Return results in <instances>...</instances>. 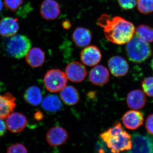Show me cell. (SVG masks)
<instances>
[{"label":"cell","mask_w":153,"mask_h":153,"mask_svg":"<svg viewBox=\"0 0 153 153\" xmlns=\"http://www.w3.org/2000/svg\"><path fill=\"white\" fill-rule=\"evenodd\" d=\"M97 24L103 29L106 39L118 45L128 43L135 33L133 24L120 16L112 17L107 14H102Z\"/></svg>","instance_id":"obj_1"},{"label":"cell","mask_w":153,"mask_h":153,"mask_svg":"<svg viewBox=\"0 0 153 153\" xmlns=\"http://www.w3.org/2000/svg\"><path fill=\"white\" fill-rule=\"evenodd\" d=\"M100 137L112 153H120L131 149L132 137L124 129L120 123H116L100 134Z\"/></svg>","instance_id":"obj_2"},{"label":"cell","mask_w":153,"mask_h":153,"mask_svg":"<svg viewBox=\"0 0 153 153\" xmlns=\"http://www.w3.org/2000/svg\"><path fill=\"white\" fill-rule=\"evenodd\" d=\"M126 52L129 60L136 63L144 62L152 54L151 47L148 43L136 36L127 43Z\"/></svg>","instance_id":"obj_3"},{"label":"cell","mask_w":153,"mask_h":153,"mask_svg":"<svg viewBox=\"0 0 153 153\" xmlns=\"http://www.w3.org/2000/svg\"><path fill=\"white\" fill-rule=\"evenodd\" d=\"M31 41L24 35H16L7 40L5 49L8 55L13 58L19 59L27 54L31 47Z\"/></svg>","instance_id":"obj_4"},{"label":"cell","mask_w":153,"mask_h":153,"mask_svg":"<svg viewBox=\"0 0 153 153\" xmlns=\"http://www.w3.org/2000/svg\"><path fill=\"white\" fill-rule=\"evenodd\" d=\"M44 84L47 90L52 92L60 91L66 86L67 78L66 74L57 69H52L44 76Z\"/></svg>","instance_id":"obj_5"},{"label":"cell","mask_w":153,"mask_h":153,"mask_svg":"<svg viewBox=\"0 0 153 153\" xmlns=\"http://www.w3.org/2000/svg\"><path fill=\"white\" fill-rule=\"evenodd\" d=\"M131 137L132 146L128 153H153V139L151 137L138 133Z\"/></svg>","instance_id":"obj_6"},{"label":"cell","mask_w":153,"mask_h":153,"mask_svg":"<svg viewBox=\"0 0 153 153\" xmlns=\"http://www.w3.org/2000/svg\"><path fill=\"white\" fill-rule=\"evenodd\" d=\"M65 72L67 78L71 82H82L87 75L85 66L77 61L69 63L66 66Z\"/></svg>","instance_id":"obj_7"},{"label":"cell","mask_w":153,"mask_h":153,"mask_svg":"<svg viewBox=\"0 0 153 153\" xmlns=\"http://www.w3.org/2000/svg\"><path fill=\"white\" fill-rule=\"evenodd\" d=\"M6 118L7 128L13 133L23 131L27 123V117L19 112H12Z\"/></svg>","instance_id":"obj_8"},{"label":"cell","mask_w":153,"mask_h":153,"mask_svg":"<svg viewBox=\"0 0 153 153\" xmlns=\"http://www.w3.org/2000/svg\"><path fill=\"white\" fill-rule=\"evenodd\" d=\"M68 137V132L65 129L56 126L48 131L46 134V140L51 146L57 147L65 143Z\"/></svg>","instance_id":"obj_9"},{"label":"cell","mask_w":153,"mask_h":153,"mask_svg":"<svg viewBox=\"0 0 153 153\" xmlns=\"http://www.w3.org/2000/svg\"><path fill=\"white\" fill-rule=\"evenodd\" d=\"M80 59L83 64L88 66H96L101 60L102 54L98 47L90 46L85 47L80 52Z\"/></svg>","instance_id":"obj_10"},{"label":"cell","mask_w":153,"mask_h":153,"mask_svg":"<svg viewBox=\"0 0 153 153\" xmlns=\"http://www.w3.org/2000/svg\"><path fill=\"white\" fill-rule=\"evenodd\" d=\"M108 65L111 74L116 77L125 76L128 71V63L120 56L111 57L108 61Z\"/></svg>","instance_id":"obj_11"},{"label":"cell","mask_w":153,"mask_h":153,"mask_svg":"<svg viewBox=\"0 0 153 153\" xmlns=\"http://www.w3.org/2000/svg\"><path fill=\"white\" fill-rule=\"evenodd\" d=\"M89 79L94 85L98 86L105 85L109 81V71L105 66L97 65L91 70Z\"/></svg>","instance_id":"obj_12"},{"label":"cell","mask_w":153,"mask_h":153,"mask_svg":"<svg viewBox=\"0 0 153 153\" xmlns=\"http://www.w3.org/2000/svg\"><path fill=\"white\" fill-rule=\"evenodd\" d=\"M59 4L54 0H44L41 4L40 13L48 21L57 19L60 14Z\"/></svg>","instance_id":"obj_13"},{"label":"cell","mask_w":153,"mask_h":153,"mask_svg":"<svg viewBox=\"0 0 153 153\" xmlns=\"http://www.w3.org/2000/svg\"><path fill=\"white\" fill-rule=\"evenodd\" d=\"M124 125L127 128L135 130L142 125L143 116L142 114L136 110L129 111L123 115L122 118Z\"/></svg>","instance_id":"obj_14"},{"label":"cell","mask_w":153,"mask_h":153,"mask_svg":"<svg viewBox=\"0 0 153 153\" xmlns=\"http://www.w3.org/2000/svg\"><path fill=\"white\" fill-rule=\"evenodd\" d=\"M16 98L11 93L0 94V119H4L13 111L16 105Z\"/></svg>","instance_id":"obj_15"},{"label":"cell","mask_w":153,"mask_h":153,"mask_svg":"<svg viewBox=\"0 0 153 153\" xmlns=\"http://www.w3.org/2000/svg\"><path fill=\"white\" fill-rule=\"evenodd\" d=\"M19 26L18 19L6 17L0 22V34L5 37L15 36L19 31Z\"/></svg>","instance_id":"obj_16"},{"label":"cell","mask_w":153,"mask_h":153,"mask_svg":"<svg viewBox=\"0 0 153 153\" xmlns=\"http://www.w3.org/2000/svg\"><path fill=\"white\" fill-rule=\"evenodd\" d=\"M126 102L131 109L136 110L143 108L146 102L144 92L138 89L131 91L127 96Z\"/></svg>","instance_id":"obj_17"},{"label":"cell","mask_w":153,"mask_h":153,"mask_svg":"<svg viewBox=\"0 0 153 153\" xmlns=\"http://www.w3.org/2000/svg\"><path fill=\"white\" fill-rule=\"evenodd\" d=\"M45 56L44 51L38 47L30 49L26 55V60L29 66L38 68L44 64Z\"/></svg>","instance_id":"obj_18"},{"label":"cell","mask_w":153,"mask_h":153,"mask_svg":"<svg viewBox=\"0 0 153 153\" xmlns=\"http://www.w3.org/2000/svg\"><path fill=\"white\" fill-rule=\"evenodd\" d=\"M72 40L77 47H87L91 41L92 36L91 31L86 28H76L72 36Z\"/></svg>","instance_id":"obj_19"},{"label":"cell","mask_w":153,"mask_h":153,"mask_svg":"<svg viewBox=\"0 0 153 153\" xmlns=\"http://www.w3.org/2000/svg\"><path fill=\"white\" fill-rule=\"evenodd\" d=\"M60 98L62 101L68 105H74L79 100V95L76 88L71 86H66L60 93Z\"/></svg>","instance_id":"obj_20"},{"label":"cell","mask_w":153,"mask_h":153,"mask_svg":"<svg viewBox=\"0 0 153 153\" xmlns=\"http://www.w3.org/2000/svg\"><path fill=\"white\" fill-rule=\"evenodd\" d=\"M42 108L48 112H56L62 107V103L57 96L49 95L46 96L41 102Z\"/></svg>","instance_id":"obj_21"},{"label":"cell","mask_w":153,"mask_h":153,"mask_svg":"<svg viewBox=\"0 0 153 153\" xmlns=\"http://www.w3.org/2000/svg\"><path fill=\"white\" fill-rule=\"evenodd\" d=\"M24 99L27 103L33 106L39 105L42 101L41 89L36 86H30L24 94Z\"/></svg>","instance_id":"obj_22"},{"label":"cell","mask_w":153,"mask_h":153,"mask_svg":"<svg viewBox=\"0 0 153 153\" xmlns=\"http://www.w3.org/2000/svg\"><path fill=\"white\" fill-rule=\"evenodd\" d=\"M135 36L147 43L153 41V29L146 25L138 26L135 30Z\"/></svg>","instance_id":"obj_23"},{"label":"cell","mask_w":153,"mask_h":153,"mask_svg":"<svg viewBox=\"0 0 153 153\" xmlns=\"http://www.w3.org/2000/svg\"><path fill=\"white\" fill-rule=\"evenodd\" d=\"M137 4L141 13L147 15L153 12V0H137Z\"/></svg>","instance_id":"obj_24"},{"label":"cell","mask_w":153,"mask_h":153,"mask_svg":"<svg viewBox=\"0 0 153 153\" xmlns=\"http://www.w3.org/2000/svg\"><path fill=\"white\" fill-rule=\"evenodd\" d=\"M142 86L145 94L153 97V76H149L144 79Z\"/></svg>","instance_id":"obj_25"},{"label":"cell","mask_w":153,"mask_h":153,"mask_svg":"<svg viewBox=\"0 0 153 153\" xmlns=\"http://www.w3.org/2000/svg\"><path fill=\"white\" fill-rule=\"evenodd\" d=\"M24 0H4V5L7 9L15 12L23 4Z\"/></svg>","instance_id":"obj_26"},{"label":"cell","mask_w":153,"mask_h":153,"mask_svg":"<svg viewBox=\"0 0 153 153\" xmlns=\"http://www.w3.org/2000/svg\"><path fill=\"white\" fill-rule=\"evenodd\" d=\"M7 153H28V152L24 145L20 143H16L8 147Z\"/></svg>","instance_id":"obj_27"},{"label":"cell","mask_w":153,"mask_h":153,"mask_svg":"<svg viewBox=\"0 0 153 153\" xmlns=\"http://www.w3.org/2000/svg\"><path fill=\"white\" fill-rule=\"evenodd\" d=\"M119 4L124 10L134 9L137 4V0H117Z\"/></svg>","instance_id":"obj_28"},{"label":"cell","mask_w":153,"mask_h":153,"mask_svg":"<svg viewBox=\"0 0 153 153\" xmlns=\"http://www.w3.org/2000/svg\"><path fill=\"white\" fill-rule=\"evenodd\" d=\"M146 127L147 131L153 135V114L149 116L146 123Z\"/></svg>","instance_id":"obj_29"},{"label":"cell","mask_w":153,"mask_h":153,"mask_svg":"<svg viewBox=\"0 0 153 153\" xmlns=\"http://www.w3.org/2000/svg\"><path fill=\"white\" fill-rule=\"evenodd\" d=\"M7 130V126L5 122L2 119H0V137L5 134Z\"/></svg>","instance_id":"obj_30"},{"label":"cell","mask_w":153,"mask_h":153,"mask_svg":"<svg viewBox=\"0 0 153 153\" xmlns=\"http://www.w3.org/2000/svg\"><path fill=\"white\" fill-rule=\"evenodd\" d=\"M34 117H35V119L36 120L38 121L41 120L44 118V115H43L42 112L38 111L34 114Z\"/></svg>","instance_id":"obj_31"},{"label":"cell","mask_w":153,"mask_h":153,"mask_svg":"<svg viewBox=\"0 0 153 153\" xmlns=\"http://www.w3.org/2000/svg\"><path fill=\"white\" fill-rule=\"evenodd\" d=\"M97 92L95 91H89L87 93V96L88 98L91 100H94L96 97Z\"/></svg>","instance_id":"obj_32"},{"label":"cell","mask_w":153,"mask_h":153,"mask_svg":"<svg viewBox=\"0 0 153 153\" xmlns=\"http://www.w3.org/2000/svg\"><path fill=\"white\" fill-rule=\"evenodd\" d=\"M62 26L64 29L68 30L71 27V24L68 21H64L62 23Z\"/></svg>","instance_id":"obj_33"},{"label":"cell","mask_w":153,"mask_h":153,"mask_svg":"<svg viewBox=\"0 0 153 153\" xmlns=\"http://www.w3.org/2000/svg\"><path fill=\"white\" fill-rule=\"evenodd\" d=\"M3 8V3L1 0H0V12L1 11Z\"/></svg>","instance_id":"obj_34"},{"label":"cell","mask_w":153,"mask_h":153,"mask_svg":"<svg viewBox=\"0 0 153 153\" xmlns=\"http://www.w3.org/2000/svg\"><path fill=\"white\" fill-rule=\"evenodd\" d=\"M151 67L153 70V58L152 60V62H151Z\"/></svg>","instance_id":"obj_35"}]
</instances>
